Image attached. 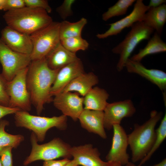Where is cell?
Returning a JSON list of instances; mask_svg holds the SVG:
<instances>
[{
  "label": "cell",
  "mask_w": 166,
  "mask_h": 166,
  "mask_svg": "<svg viewBox=\"0 0 166 166\" xmlns=\"http://www.w3.org/2000/svg\"><path fill=\"white\" fill-rule=\"evenodd\" d=\"M59 70L50 69L45 58L32 61L29 66L27 86L38 115L42 113L45 104L53 101L50 89Z\"/></svg>",
  "instance_id": "1"
},
{
  "label": "cell",
  "mask_w": 166,
  "mask_h": 166,
  "mask_svg": "<svg viewBox=\"0 0 166 166\" xmlns=\"http://www.w3.org/2000/svg\"><path fill=\"white\" fill-rule=\"evenodd\" d=\"M45 58L48 67L54 70H59L66 65L80 59L76 53L66 49L60 42Z\"/></svg>",
  "instance_id": "19"
},
{
  "label": "cell",
  "mask_w": 166,
  "mask_h": 166,
  "mask_svg": "<svg viewBox=\"0 0 166 166\" xmlns=\"http://www.w3.org/2000/svg\"><path fill=\"white\" fill-rule=\"evenodd\" d=\"M77 162L74 160H70L66 165L64 166H78Z\"/></svg>",
  "instance_id": "37"
},
{
  "label": "cell",
  "mask_w": 166,
  "mask_h": 166,
  "mask_svg": "<svg viewBox=\"0 0 166 166\" xmlns=\"http://www.w3.org/2000/svg\"><path fill=\"white\" fill-rule=\"evenodd\" d=\"M75 2L74 0H65L57 8V11L62 19H65L72 14L71 7Z\"/></svg>",
  "instance_id": "30"
},
{
  "label": "cell",
  "mask_w": 166,
  "mask_h": 166,
  "mask_svg": "<svg viewBox=\"0 0 166 166\" xmlns=\"http://www.w3.org/2000/svg\"><path fill=\"white\" fill-rule=\"evenodd\" d=\"M13 147H0V160L2 166H13L12 150Z\"/></svg>",
  "instance_id": "29"
},
{
  "label": "cell",
  "mask_w": 166,
  "mask_h": 166,
  "mask_svg": "<svg viewBox=\"0 0 166 166\" xmlns=\"http://www.w3.org/2000/svg\"><path fill=\"white\" fill-rule=\"evenodd\" d=\"M163 115L161 112L152 111L149 119L142 124H135L133 131L127 135L132 163L140 161L151 149L156 138V126Z\"/></svg>",
  "instance_id": "2"
},
{
  "label": "cell",
  "mask_w": 166,
  "mask_h": 166,
  "mask_svg": "<svg viewBox=\"0 0 166 166\" xmlns=\"http://www.w3.org/2000/svg\"><path fill=\"white\" fill-rule=\"evenodd\" d=\"M20 110L18 108H11L0 105V119L7 115L14 114Z\"/></svg>",
  "instance_id": "35"
},
{
  "label": "cell",
  "mask_w": 166,
  "mask_h": 166,
  "mask_svg": "<svg viewBox=\"0 0 166 166\" xmlns=\"http://www.w3.org/2000/svg\"><path fill=\"white\" fill-rule=\"evenodd\" d=\"M81 126L89 132L101 137H107L104 124V112L84 109L78 119Z\"/></svg>",
  "instance_id": "18"
},
{
  "label": "cell",
  "mask_w": 166,
  "mask_h": 166,
  "mask_svg": "<svg viewBox=\"0 0 166 166\" xmlns=\"http://www.w3.org/2000/svg\"><path fill=\"white\" fill-rule=\"evenodd\" d=\"M109 94L105 89L93 87L83 97L84 109L103 111L108 103Z\"/></svg>",
  "instance_id": "21"
},
{
  "label": "cell",
  "mask_w": 166,
  "mask_h": 166,
  "mask_svg": "<svg viewBox=\"0 0 166 166\" xmlns=\"http://www.w3.org/2000/svg\"><path fill=\"white\" fill-rule=\"evenodd\" d=\"M54 96L52 101L56 108L74 121L78 120L84 110L83 97L77 93L70 92H62Z\"/></svg>",
  "instance_id": "13"
},
{
  "label": "cell",
  "mask_w": 166,
  "mask_h": 166,
  "mask_svg": "<svg viewBox=\"0 0 166 166\" xmlns=\"http://www.w3.org/2000/svg\"><path fill=\"white\" fill-rule=\"evenodd\" d=\"M7 82L0 74V105L9 107L10 98L7 92Z\"/></svg>",
  "instance_id": "32"
},
{
  "label": "cell",
  "mask_w": 166,
  "mask_h": 166,
  "mask_svg": "<svg viewBox=\"0 0 166 166\" xmlns=\"http://www.w3.org/2000/svg\"><path fill=\"white\" fill-rule=\"evenodd\" d=\"M166 51V43L161 39L160 35L155 32L152 36L148 40L147 44L139 52L129 58L132 60L141 62L146 56Z\"/></svg>",
  "instance_id": "23"
},
{
  "label": "cell",
  "mask_w": 166,
  "mask_h": 166,
  "mask_svg": "<svg viewBox=\"0 0 166 166\" xmlns=\"http://www.w3.org/2000/svg\"><path fill=\"white\" fill-rule=\"evenodd\" d=\"M87 22L86 18H82L74 22L65 20L60 22V40L66 38L81 36L82 30Z\"/></svg>",
  "instance_id": "24"
},
{
  "label": "cell",
  "mask_w": 166,
  "mask_h": 166,
  "mask_svg": "<svg viewBox=\"0 0 166 166\" xmlns=\"http://www.w3.org/2000/svg\"><path fill=\"white\" fill-rule=\"evenodd\" d=\"M34 133L30 135L32 149L30 155L23 162V165L26 166L38 160L47 161L60 157L69 159L71 147L59 138H55L47 143L39 144Z\"/></svg>",
  "instance_id": "5"
},
{
  "label": "cell",
  "mask_w": 166,
  "mask_h": 166,
  "mask_svg": "<svg viewBox=\"0 0 166 166\" xmlns=\"http://www.w3.org/2000/svg\"><path fill=\"white\" fill-rule=\"evenodd\" d=\"M135 2L133 9L129 14L119 20L109 24V29L104 33L98 34L96 35L97 38L102 39L117 35L126 28L131 27L135 23L142 21L145 14L150 7L145 5L142 0H137Z\"/></svg>",
  "instance_id": "11"
},
{
  "label": "cell",
  "mask_w": 166,
  "mask_h": 166,
  "mask_svg": "<svg viewBox=\"0 0 166 166\" xmlns=\"http://www.w3.org/2000/svg\"><path fill=\"white\" fill-rule=\"evenodd\" d=\"M84 73L83 64L80 59L60 69L51 88V96L61 92L71 81Z\"/></svg>",
  "instance_id": "16"
},
{
  "label": "cell",
  "mask_w": 166,
  "mask_h": 166,
  "mask_svg": "<svg viewBox=\"0 0 166 166\" xmlns=\"http://www.w3.org/2000/svg\"><path fill=\"white\" fill-rule=\"evenodd\" d=\"M98 82L97 77L93 73H85L73 79L61 92L75 91L84 97Z\"/></svg>",
  "instance_id": "20"
},
{
  "label": "cell",
  "mask_w": 166,
  "mask_h": 166,
  "mask_svg": "<svg viewBox=\"0 0 166 166\" xmlns=\"http://www.w3.org/2000/svg\"><path fill=\"white\" fill-rule=\"evenodd\" d=\"M25 6L24 0H6L3 10L6 12L24 7Z\"/></svg>",
  "instance_id": "33"
},
{
  "label": "cell",
  "mask_w": 166,
  "mask_h": 166,
  "mask_svg": "<svg viewBox=\"0 0 166 166\" xmlns=\"http://www.w3.org/2000/svg\"><path fill=\"white\" fill-rule=\"evenodd\" d=\"M108 162V161H107ZM106 166H123L120 164L115 162H108Z\"/></svg>",
  "instance_id": "38"
},
{
  "label": "cell",
  "mask_w": 166,
  "mask_h": 166,
  "mask_svg": "<svg viewBox=\"0 0 166 166\" xmlns=\"http://www.w3.org/2000/svg\"><path fill=\"white\" fill-rule=\"evenodd\" d=\"M9 124L6 120L0 121V147L11 146L16 148L24 140V136L21 134L12 135L5 131V127Z\"/></svg>",
  "instance_id": "25"
},
{
  "label": "cell",
  "mask_w": 166,
  "mask_h": 166,
  "mask_svg": "<svg viewBox=\"0 0 166 166\" xmlns=\"http://www.w3.org/2000/svg\"><path fill=\"white\" fill-rule=\"evenodd\" d=\"M25 6L27 7L43 9L48 14L52 11V9L46 0H24Z\"/></svg>",
  "instance_id": "31"
},
{
  "label": "cell",
  "mask_w": 166,
  "mask_h": 166,
  "mask_svg": "<svg viewBox=\"0 0 166 166\" xmlns=\"http://www.w3.org/2000/svg\"><path fill=\"white\" fill-rule=\"evenodd\" d=\"M70 154L79 166H106L108 163L101 160L98 149L91 144L71 147Z\"/></svg>",
  "instance_id": "17"
},
{
  "label": "cell",
  "mask_w": 166,
  "mask_h": 166,
  "mask_svg": "<svg viewBox=\"0 0 166 166\" xmlns=\"http://www.w3.org/2000/svg\"><path fill=\"white\" fill-rule=\"evenodd\" d=\"M6 0H0V10H3Z\"/></svg>",
  "instance_id": "40"
},
{
  "label": "cell",
  "mask_w": 166,
  "mask_h": 166,
  "mask_svg": "<svg viewBox=\"0 0 166 166\" xmlns=\"http://www.w3.org/2000/svg\"><path fill=\"white\" fill-rule=\"evenodd\" d=\"M0 166H2V164H1V161H0Z\"/></svg>",
  "instance_id": "42"
},
{
  "label": "cell",
  "mask_w": 166,
  "mask_h": 166,
  "mask_svg": "<svg viewBox=\"0 0 166 166\" xmlns=\"http://www.w3.org/2000/svg\"><path fill=\"white\" fill-rule=\"evenodd\" d=\"M156 136L154 143L151 149L146 156L140 161L137 166H142L149 160L155 152L159 148L166 137V113L163 117L160 124L156 130Z\"/></svg>",
  "instance_id": "26"
},
{
  "label": "cell",
  "mask_w": 166,
  "mask_h": 166,
  "mask_svg": "<svg viewBox=\"0 0 166 166\" xmlns=\"http://www.w3.org/2000/svg\"><path fill=\"white\" fill-rule=\"evenodd\" d=\"M70 160L69 158H65L59 160H53L45 161L42 166H64Z\"/></svg>",
  "instance_id": "34"
},
{
  "label": "cell",
  "mask_w": 166,
  "mask_h": 166,
  "mask_svg": "<svg viewBox=\"0 0 166 166\" xmlns=\"http://www.w3.org/2000/svg\"><path fill=\"white\" fill-rule=\"evenodd\" d=\"M165 0H150L148 6L150 8H155L158 7L164 4Z\"/></svg>",
  "instance_id": "36"
},
{
  "label": "cell",
  "mask_w": 166,
  "mask_h": 166,
  "mask_svg": "<svg viewBox=\"0 0 166 166\" xmlns=\"http://www.w3.org/2000/svg\"><path fill=\"white\" fill-rule=\"evenodd\" d=\"M31 61L30 55L14 51L0 40V62L2 68L1 74L7 81H11L19 72L28 67Z\"/></svg>",
  "instance_id": "9"
},
{
  "label": "cell",
  "mask_w": 166,
  "mask_h": 166,
  "mask_svg": "<svg viewBox=\"0 0 166 166\" xmlns=\"http://www.w3.org/2000/svg\"><path fill=\"white\" fill-rule=\"evenodd\" d=\"M124 166H136L134 163L132 162H129L128 163L126 164Z\"/></svg>",
  "instance_id": "41"
},
{
  "label": "cell",
  "mask_w": 166,
  "mask_h": 166,
  "mask_svg": "<svg viewBox=\"0 0 166 166\" xmlns=\"http://www.w3.org/2000/svg\"><path fill=\"white\" fill-rule=\"evenodd\" d=\"M148 27L161 35L166 22V5L150 8L145 14L142 21Z\"/></svg>",
  "instance_id": "22"
},
{
  "label": "cell",
  "mask_w": 166,
  "mask_h": 166,
  "mask_svg": "<svg viewBox=\"0 0 166 166\" xmlns=\"http://www.w3.org/2000/svg\"><path fill=\"white\" fill-rule=\"evenodd\" d=\"M29 66L19 72L11 81H7L6 89L10 98L9 107L18 108L27 112L31 109V102L26 84Z\"/></svg>",
  "instance_id": "8"
},
{
  "label": "cell",
  "mask_w": 166,
  "mask_h": 166,
  "mask_svg": "<svg viewBox=\"0 0 166 166\" xmlns=\"http://www.w3.org/2000/svg\"><path fill=\"white\" fill-rule=\"evenodd\" d=\"M3 18L7 26L30 35L53 22L44 10L26 6L7 11Z\"/></svg>",
  "instance_id": "3"
},
{
  "label": "cell",
  "mask_w": 166,
  "mask_h": 166,
  "mask_svg": "<svg viewBox=\"0 0 166 166\" xmlns=\"http://www.w3.org/2000/svg\"><path fill=\"white\" fill-rule=\"evenodd\" d=\"M154 30L146 25L143 21L135 23L124 39L112 49L113 53L119 54L117 65L118 71H121L136 46L142 41L148 40Z\"/></svg>",
  "instance_id": "6"
},
{
  "label": "cell",
  "mask_w": 166,
  "mask_h": 166,
  "mask_svg": "<svg viewBox=\"0 0 166 166\" xmlns=\"http://www.w3.org/2000/svg\"><path fill=\"white\" fill-rule=\"evenodd\" d=\"M60 42L66 49L74 53L80 50H85L89 46L88 42L81 36L62 39Z\"/></svg>",
  "instance_id": "28"
},
{
  "label": "cell",
  "mask_w": 166,
  "mask_h": 166,
  "mask_svg": "<svg viewBox=\"0 0 166 166\" xmlns=\"http://www.w3.org/2000/svg\"><path fill=\"white\" fill-rule=\"evenodd\" d=\"M0 40L14 51L29 55L32 53L33 45L30 35L6 26L1 31Z\"/></svg>",
  "instance_id": "14"
},
{
  "label": "cell",
  "mask_w": 166,
  "mask_h": 166,
  "mask_svg": "<svg viewBox=\"0 0 166 166\" xmlns=\"http://www.w3.org/2000/svg\"><path fill=\"white\" fill-rule=\"evenodd\" d=\"M113 129L112 145L105 158L108 162H115L124 166L129 162V156L127 152L128 135L121 124L114 125Z\"/></svg>",
  "instance_id": "12"
},
{
  "label": "cell",
  "mask_w": 166,
  "mask_h": 166,
  "mask_svg": "<svg viewBox=\"0 0 166 166\" xmlns=\"http://www.w3.org/2000/svg\"><path fill=\"white\" fill-rule=\"evenodd\" d=\"M151 166H166V159L164 158L159 163Z\"/></svg>",
  "instance_id": "39"
},
{
  "label": "cell",
  "mask_w": 166,
  "mask_h": 166,
  "mask_svg": "<svg viewBox=\"0 0 166 166\" xmlns=\"http://www.w3.org/2000/svg\"><path fill=\"white\" fill-rule=\"evenodd\" d=\"M103 112L104 128L109 130L114 125L120 124L123 118L132 117L136 109L132 101L127 99L108 103Z\"/></svg>",
  "instance_id": "10"
},
{
  "label": "cell",
  "mask_w": 166,
  "mask_h": 166,
  "mask_svg": "<svg viewBox=\"0 0 166 166\" xmlns=\"http://www.w3.org/2000/svg\"><path fill=\"white\" fill-rule=\"evenodd\" d=\"M136 1L135 0H118L102 14V20L106 21L113 17L125 14L129 7Z\"/></svg>",
  "instance_id": "27"
},
{
  "label": "cell",
  "mask_w": 166,
  "mask_h": 166,
  "mask_svg": "<svg viewBox=\"0 0 166 166\" xmlns=\"http://www.w3.org/2000/svg\"><path fill=\"white\" fill-rule=\"evenodd\" d=\"M128 72L136 73L143 77L156 85L163 93L166 98V73L164 71L156 69H148L140 62L135 61L130 58L125 65Z\"/></svg>",
  "instance_id": "15"
},
{
  "label": "cell",
  "mask_w": 166,
  "mask_h": 166,
  "mask_svg": "<svg viewBox=\"0 0 166 166\" xmlns=\"http://www.w3.org/2000/svg\"><path fill=\"white\" fill-rule=\"evenodd\" d=\"M14 122L17 127H23L32 131L38 141L42 142L47 131L55 127L61 130H65L67 126V117L63 115L59 116L47 117L30 114L28 112L20 110L14 114Z\"/></svg>",
  "instance_id": "4"
},
{
  "label": "cell",
  "mask_w": 166,
  "mask_h": 166,
  "mask_svg": "<svg viewBox=\"0 0 166 166\" xmlns=\"http://www.w3.org/2000/svg\"><path fill=\"white\" fill-rule=\"evenodd\" d=\"M60 22L53 21L30 35L33 45L32 61L45 58L60 42Z\"/></svg>",
  "instance_id": "7"
}]
</instances>
